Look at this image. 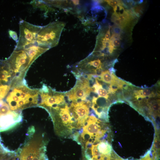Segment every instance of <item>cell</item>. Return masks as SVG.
Instances as JSON below:
<instances>
[{
    "mask_svg": "<svg viewBox=\"0 0 160 160\" xmlns=\"http://www.w3.org/2000/svg\"><path fill=\"white\" fill-rule=\"evenodd\" d=\"M39 99V89L29 88L24 79L10 89L6 101L11 111L21 113L24 109L38 106Z\"/></svg>",
    "mask_w": 160,
    "mask_h": 160,
    "instance_id": "6da1fadb",
    "label": "cell"
},
{
    "mask_svg": "<svg viewBox=\"0 0 160 160\" xmlns=\"http://www.w3.org/2000/svg\"><path fill=\"white\" fill-rule=\"evenodd\" d=\"M65 25L63 22L56 21L42 26L37 34L36 42L39 45L49 49L56 46Z\"/></svg>",
    "mask_w": 160,
    "mask_h": 160,
    "instance_id": "7a4b0ae2",
    "label": "cell"
},
{
    "mask_svg": "<svg viewBox=\"0 0 160 160\" xmlns=\"http://www.w3.org/2000/svg\"><path fill=\"white\" fill-rule=\"evenodd\" d=\"M17 80L22 81L32 64L31 59L25 49H14L6 60Z\"/></svg>",
    "mask_w": 160,
    "mask_h": 160,
    "instance_id": "3957f363",
    "label": "cell"
},
{
    "mask_svg": "<svg viewBox=\"0 0 160 160\" xmlns=\"http://www.w3.org/2000/svg\"><path fill=\"white\" fill-rule=\"evenodd\" d=\"M100 123L99 120L94 116H89L83 127L80 135L81 142L85 143V145H91L93 143L99 141V139L104 135L106 131L101 130Z\"/></svg>",
    "mask_w": 160,
    "mask_h": 160,
    "instance_id": "277c9868",
    "label": "cell"
},
{
    "mask_svg": "<svg viewBox=\"0 0 160 160\" xmlns=\"http://www.w3.org/2000/svg\"><path fill=\"white\" fill-rule=\"evenodd\" d=\"M41 27L23 20H20L19 36L14 49H25L35 44L37 34Z\"/></svg>",
    "mask_w": 160,
    "mask_h": 160,
    "instance_id": "5b68a950",
    "label": "cell"
},
{
    "mask_svg": "<svg viewBox=\"0 0 160 160\" xmlns=\"http://www.w3.org/2000/svg\"><path fill=\"white\" fill-rule=\"evenodd\" d=\"M40 99L38 106L48 111L64 104V96L61 93L54 91L45 85L39 89Z\"/></svg>",
    "mask_w": 160,
    "mask_h": 160,
    "instance_id": "8992f818",
    "label": "cell"
},
{
    "mask_svg": "<svg viewBox=\"0 0 160 160\" xmlns=\"http://www.w3.org/2000/svg\"><path fill=\"white\" fill-rule=\"evenodd\" d=\"M89 101L73 102L69 108L70 114L78 129L82 127L89 116Z\"/></svg>",
    "mask_w": 160,
    "mask_h": 160,
    "instance_id": "52a82bcc",
    "label": "cell"
},
{
    "mask_svg": "<svg viewBox=\"0 0 160 160\" xmlns=\"http://www.w3.org/2000/svg\"><path fill=\"white\" fill-rule=\"evenodd\" d=\"M87 79H83L78 80L75 86L66 94L69 100L73 102L78 100H85L92 91Z\"/></svg>",
    "mask_w": 160,
    "mask_h": 160,
    "instance_id": "ba28073f",
    "label": "cell"
},
{
    "mask_svg": "<svg viewBox=\"0 0 160 160\" xmlns=\"http://www.w3.org/2000/svg\"><path fill=\"white\" fill-rule=\"evenodd\" d=\"M18 83L6 60H0V85H9L11 89Z\"/></svg>",
    "mask_w": 160,
    "mask_h": 160,
    "instance_id": "9c48e42d",
    "label": "cell"
},
{
    "mask_svg": "<svg viewBox=\"0 0 160 160\" xmlns=\"http://www.w3.org/2000/svg\"><path fill=\"white\" fill-rule=\"evenodd\" d=\"M22 119V113L12 111L6 115L0 116V132L7 129Z\"/></svg>",
    "mask_w": 160,
    "mask_h": 160,
    "instance_id": "30bf717a",
    "label": "cell"
},
{
    "mask_svg": "<svg viewBox=\"0 0 160 160\" xmlns=\"http://www.w3.org/2000/svg\"><path fill=\"white\" fill-rule=\"evenodd\" d=\"M55 113H58V115L64 125L69 129L74 127L75 122L71 116L69 108L66 104L63 106V105L59 107L57 109L50 111Z\"/></svg>",
    "mask_w": 160,
    "mask_h": 160,
    "instance_id": "8fae6325",
    "label": "cell"
},
{
    "mask_svg": "<svg viewBox=\"0 0 160 160\" xmlns=\"http://www.w3.org/2000/svg\"><path fill=\"white\" fill-rule=\"evenodd\" d=\"M49 49L47 47L39 45L36 42L24 49L27 52L32 63L39 56Z\"/></svg>",
    "mask_w": 160,
    "mask_h": 160,
    "instance_id": "7c38bea8",
    "label": "cell"
},
{
    "mask_svg": "<svg viewBox=\"0 0 160 160\" xmlns=\"http://www.w3.org/2000/svg\"><path fill=\"white\" fill-rule=\"evenodd\" d=\"M100 79L103 81L117 87L120 84L121 80L119 79L115 75L111 73L108 70L102 71L100 76Z\"/></svg>",
    "mask_w": 160,
    "mask_h": 160,
    "instance_id": "4fadbf2b",
    "label": "cell"
},
{
    "mask_svg": "<svg viewBox=\"0 0 160 160\" xmlns=\"http://www.w3.org/2000/svg\"><path fill=\"white\" fill-rule=\"evenodd\" d=\"M92 89L97 94L98 97H103L106 99L108 98V92L103 87L102 85L98 82L96 79L95 83L93 86Z\"/></svg>",
    "mask_w": 160,
    "mask_h": 160,
    "instance_id": "5bb4252c",
    "label": "cell"
},
{
    "mask_svg": "<svg viewBox=\"0 0 160 160\" xmlns=\"http://www.w3.org/2000/svg\"><path fill=\"white\" fill-rule=\"evenodd\" d=\"M97 145V149L101 155H110L111 153V146L107 142H100Z\"/></svg>",
    "mask_w": 160,
    "mask_h": 160,
    "instance_id": "9a60e30c",
    "label": "cell"
},
{
    "mask_svg": "<svg viewBox=\"0 0 160 160\" xmlns=\"http://www.w3.org/2000/svg\"><path fill=\"white\" fill-rule=\"evenodd\" d=\"M153 92L149 89H141L135 91V97L137 99L151 97L153 96Z\"/></svg>",
    "mask_w": 160,
    "mask_h": 160,
    "instance_id": "2e32d148",
    "label": "cell"
},
{
    "mask_svg": "<svg viewBox=\"0 0 160 160\" xmlns=\"http://www.w3.org/2000/svg\"><path fill=\"white\" fill-rule=\"evenodd\" d=\"M85 63L86 67H92L96 68V70H100L101 68L102 63L100 60L99 59L90 60L88 61L87 59L84 61Z\"/></svg>",
    "mask_w": 160,
    "mask_h": 160,
    "instance_id": "e0dca14e",
    "label": "cell"
},
{
    "mask_svg": "<svg viewBox=\"0 0 160 160\" xmlns=\"http://www.w3.org/2000/svg\"><path fill=\"white\" fill-rule=\"evenodd\" d=\"M11 89V87L7 85H0V100L4 98Z\"/></svg>",
    "mask_w": 160,
    "mask_h": 160,
    "instance_id": "ac0fdd59",
    "label": "cell"
},
{
    "mask_svg": "<svg viewBox=\"0 0 160 160\" xmlns=\"http://www.w3.org/2000/svg\"><path fill=\"white\" fill-rule=\"evenodd\" d=\"M11 111L8 104L5 102L0 107V116L6 115Z\"/></svg>",
    "mask_w": 160,
    "mask_h": 160,
    "instance_id": "d6986e66",
    "label": "cell"
},
{
    "mask_svg": "<svg viewBox=\"0 0 160 160\" xmlns=\"http://www.w3.org/2000/svg\"><path fill=\"white\" fill-rule=\"evenodd\" d=\"M110 6L114 8L118 6H122V3L120 1L116 0L105 1Z\"/></svg>",
    "mask_w": 160,
    "mask_h": 160,
    "instance_id": "ffe728a7",
    "label": "cell"
},
{
    "mask_svg": "<svg viewBox=\"0 0 160 160\" xmlns=\"http://www.w3.org/2000/svg\"><path fill=\"white\" fill-rule=\"evenodd\" d=\"M112 41L113 45L114 47H119L121 44V41L118 38H115L112 36L110 38Z\"/></svg>",
    "mask_w": 160,
    "mask_h": 160,
    "instance_id": "44dd1931",
    "label": "cell"
},
{
    "mask_svg": "<svg viewBox=\"0 0 160 160\" xmlns=\"http://www.w3.org/2000/svg\"><path fill=\"white\" fill-rule=\"evenodd\" d=\"M9 35L16 42H17L18 38L16 33L13 31L10 30L9 31Z\"/></svg>",
    "mask_w": 160,
    "mask_h": 160,
    "instance_id": "7402d4cb",
    "label": "cell"
},
{
    "mask_svg": "<svg viewBox=\"0 0 160 160\" xmlns=\"http://www.w3.org/2000/svg\"><path fill=\"white\" fill-rule=\"evenodd\" d=\"M7 160H21L16 155L15 153H13Z\"/></svg>",
    "mask_w": 160,
    "mask_h": 160,
    "instance_id": "603a6c76",
    "label": "cell"
},
{
    "mask_svg": "<svg viewBox=\"0 0 160 160\" xmlns=\"http://www.w3.org/2000/svg\"><path fill=\"white\" fill-rule=\"evenodd\" d=\"M152 109L155 111H158L159 108V104L158 103L154 104L152 106Z\"/></svg>",
    "mask_w": 160,
    "mask_h": 160,
    "instance_id": "cb8c5ba5",
    "label": "cell"
},
{
    "mask_svg": "<svg viewBox=\"0 0 160 160\" xmlns=\"http://www.w3.org/2000/svg\"><path fill=\"white\" fill-rule=\"evenodd\" d=\"M140 160H152V159L150 154L148 153L145 157Z\"/></svg>",
    "mask_w": 160,
    "mask_h": 160,
    "instance_id": "d4e9b609",
    "label": "cell"
},
{
    "mask_svg": "<svg viewBox=\"0 0 160 160\" xmlns=\"http://www.w3.org/2000/svg\"><path fill=\"white\" fill-rule=\"evenodd\" d=\"M4 102V101L3 100H0V107L2 105Z\"/></svg>",
    "mask_w": 160,
    "mask_h": 160,
    "instance_id": "484cf974",
    "label": "cell"
}]
</instances>
